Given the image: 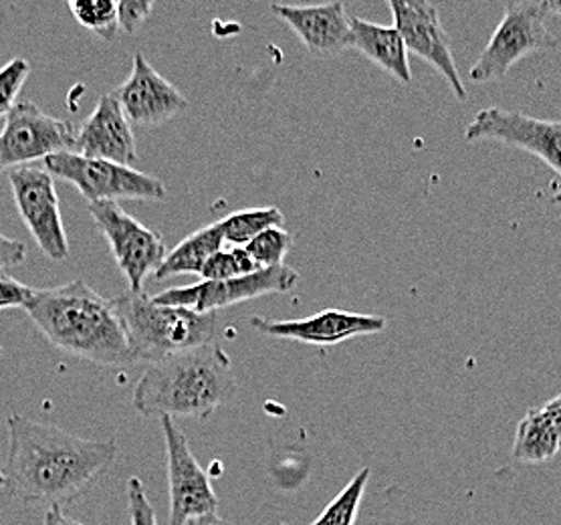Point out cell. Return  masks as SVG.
I'll use <instances>...</instances> for the list:
<instances>
[{"mask_svg": "<svg viewBox=\"0 0 561 525\" xmlns=\"http://www.w3.org/2000/svg\"><path fill=\"white\" fill-rule=\"evenodd\" d=\"M9 495L25 503L65 505L85 495L115 461L114 438L93 441L13 412L7 416Z\"/></svg>", "mask_w": 561, "mask_h": 525, "instance_id": "cell-1", "label": "cell"}, {"mask_svg": "<svg viewBox=\"0 0 561 525\" xmlns=\"http://www.w3.org/2000/svg\"><path fill=\"white\" fill-rule=\"evenodd\" d=\"M25 311L51 346L73 358L103 368L138 364L115 297H103L83 279L33 289Z\"/></svg>", "mask_w": 561, "mask_h": 525, "instance_id": "cell-2", "label": "cell"}, {"mask_svg": "<svg viewBox=\"0 0 561 525\" xmlns=\"http://www.w3.org/2000/svg\"><path fill=\"white\" fill-rule=\"evenodd\" d=\"M237 392L227 350L217 342L148 364L134 390L144 416L206 421Z\"/></svg>", "mask_w": 561, "mask_h": 525, "instance_id": "cell-3", "label": "cell"}, {"mask_svg": "<svg viewBox=\"0 0 561 525\" xmlns=\"http://www.w3.org/2000/svg\"><path fill=\"white\" fill-rule=\"evenodd\" d=\"M115 306L128 332L136 362H160L215 342L217 316L194 309L160 306L152 297L126 292Z\"/></svg>", "mask_w": 561, "mask_h": 525, "instance_id": "cell-4", "label": "cell"}, {"mask_svg": "<svg viewBox=\"0 0 561 525\" xmlns=\"http://www.w3.org/2000/svg\"><path fill=\"white\" fill-rule=\"evenodd\" d=\"M53 179L73 184L88 203L167 201V184L136 168L93 160L77 152H61L43 160Z\"/></svg>", "mask_w": 561, "mask_h": 525, "instance_id": "cell-5", "label": "cell"}, {"mask_svg": "<svg viewBox=\"0 0 561 525\" xmlns=\"http://www.w3.org/2000/svg\"><path fill=\"white\" fill-rule=\"evenodd\" d=\"M548 2H510L491 41L469 71L474 83H489L505 78L511 67L531 53L549 52L558 41L548 31Z\"/></svg>", "mask_w": 561, "mask_h": 525, "instance_id": "cell-6", "label": "cell"}, {"mask_svg": "<svg viewBox=\"0 0 561 525\" xmlns=\"http://www.w3.org/2000/svg\"><path fill=\"white\" fill-rule=\"evenodd\" d=\"M91 220L110 244L115 265L128 279L129 292L141 294L144 283L156 275L168 255L160 232L144 227L117 203H90Z\"/></svg>", "mask_w": 561, "mask_h": 525, "instance_id": "cell-7", "label": "cell"}, {"mask_svg": "<svg viewBox=\"0 0 561 525\" xmlns=\"http://www.w3.org/2000/svg\"><path fill=\"white\" fill-rule=\"evenodd\" d=\"M76 141L77 128L71 122L45 114L37 103L19 102L0 132V174L53 155L73 152Z\"/></svg>", "mask_w": 561, "mask_h": 525, "instance_id": "cell-8", "label": "cell"}, {"mask_svg": "<svg viewBox=\"0 0 561 525\" xmlns=\"http://www.w3.org/2000/svg\"><path fill=\"white\" fill-rule=\"evenodd\" d=\"M14 205L26 229L33 235L41 253L51 261H65L71 255L65 232L55 179L41 167L16 168L9 172Z\"/></svg>", "mask_w": 561, "mask_h": 525, "instance_id": "cell-9", "label": "cell"}, {"mask_svg": "<svg viewBox=\"0 0 561 525\" xmlns=\"http://www.w3.org/2000/svg\"><path fill=\"white\" fill-rule=\"evenodd\" d=\"M299 282V273L289 265L259 270L227 282H201L186 287H170L152 299L160 306L194 309L198 313H215L263 295L289 294Z\"/></svg>", "mask_w": 561, "mask_h": 525, "instance_id": "cell-10", "label": "cell"}, {"mask_svg": "<svg viewBox=\"0 0 561 525\" xmlns=\"http://www.w3.org/2000/svg\"><path fill=\"white\" fill-rule=\"evenodd\" d=\"M167 443L170 525L217 513L218 498L210 479L192 453L191 443L174 419H160Z\"/></svg>", "mask_w": 561, "mask_h": 525, "instance_id": "cell-11", "label": "cell"}, {"mask_svg": "<svg viewBox=\"0 0 561 525\" xmlns=\"http://www.w3.org/2000/svg\"><path fill=\"white\" fill-rule=\"evenodd\" d=\"M388 7L392 11L394 28L404 39L409 53L421 57L422 61L447 79L450 90L459 100H467V88L460 79L459 65L453 57L447 31L440 23L438 7L433 2L416 0H392Z\"/></svg>", "mask_w": 561, "mask_h": 525, "instance_id": "cell-12", "label": "cell"}, {"mask_svg": "<svg viewBox=\"0 0 561 525\" xmlns=\"http://www.w3.org/2000/svg\"><path fill=\"white\" fill-rule=\"evenodd\" d=\"M465 140H493L519 148L546 162L561 176V122L485 107L465 129Z\"/></svg>", "mask_w": 561, "mask_h": 525, "instance_id": "cell-13", "label": "cell"}, {"mask_svg": "<svg viewBox=\"0 0 561 525\" xmlns=\"http://www.w3.org/2000/svg\"><path fill=\"white\" fill-rule=\"evenodd\" d=\"M249 323L259 333L309 346H335L354 338L383 332L388 326L380 316L333 308L301 320H267L253 316Z\"/></svg>", "mask_w": 561, "mask_h": 525, "instance_id": "cell-14", "label": "cell"}, {"mask_svg": "<svg viewBox=\"0 0 561 525\" xmlns=\"http://www.w3.org/2000/svg\"><path fill=\"white\" fill-rule=\"evenodd\" d=\"M115 102L136 126H162L188 110V100L167 78H162L144 53H136L131 73L115 88Z\"/></svg>", "mask_w": 561, "mask_h": 525, "instance_id": "cell-15", "label": "cell"}, {"mask_svg": "<svg viewBox=\"0 0 561 525\" xmlns=\"http://www.w3.org/2000/svg\"><path fill=\"white\" fill-rule=\"evenodd\" d=\"M77 155L122 167L138 162V141L131 122L112 93L100 98L91 116L77 129Z\"/></svg>", "mask_w": 561, "mask_h": 525, "instance_id": "cell-16", "label": "cell"}, {"mask_svg": "<svg viewBox=\"0 0 561 525\" xmlns=\"http://www.w3.org/2000/svg\"><path fill=\"white\" fill-rule=\"evenodd\" d=\"M271 11L294 31L307 52L316 57H335L352 49V16L342 2L291 7L271 4Z\"/></svg>", "mask_w": 561, "mask_h": 525, "instance_id": "cell-17", "label": "cell"}, {"mask_svg": "<svg viewBox=\"0 0 561 525\" xmlns=\"http://www.w3.org/2000/svg\"><path fill=\"white\" fill-rule=\"evenodd\" d=\"M352 49L368 57L371 64L380 67L398 83L409 85L412 81L409 49L394 25H376L359 16H352Z\"/></svg>", "mask_w": 561, "mask_h": 525, "instance_id": "cell-18", "label": "cell"}, {"mask_svg": "<svg viewBox=\"0 0 561 525\" xmlns=\"http://www.w3.org/2000/svg\"><path fill=\"white\" fill-rule=\"evenodd\" d=\"M222 244H225V235H222L220 220L208 225L205 229L192 232L168 253L160 270L156 271L153 279L164 282L168 277H176L184 273L201 275L208 259L218 251H222Z\"/></svg>", "mask_w": 561, "mask_h": 525, "instance_id": "cell-19", "label": "cell"}, {"mask_svg": "<svg viewBox=\"0 0 561 525\" xmlns=\"http://www.w3.org/2000/svg\"><path fill=\"white\" fill-rule=\"evenodd\" d=\"M560 450V436L556 433L553 424L549 423L541 407L527 410V414L517 426L513 457L517 461L543 463L556 457Z\"/></svg>", "mask_w": 561, "mask_h": 525, "instance_id": "cell-20", "label": "cell"}, {"mask_svg": "<svg viewBox=\"0 0 561 525\" xmlns=\"http://www.w3.org/2000/svg\"><path fill=\"white\" fill-rule=\"evenodd\" d=\"M283 225H285V217L277 206L247 208L220 220L225 243H230L232 247H247L261 232L268 229H283Z\"/></svg>", "mask_w": 561, "mask_h": 525, "instance_id": "cell-21", "label": "cell"}, {"mask_svg": "<svg viewBox=\"0 0 561 525\" xmlns=\"http://www.w3.org/2000/svg\"><path fill=\"white\" fill-rule=\"evenodd\" d=\"M371 471L364 467L347 486L333 498L332 503L319 513L318 520L311 525H354L356 524L357 510L364 498L366 486L370 481Z\"/></svg>", "mask_w": 561, "mask_h": 525, "instance_id": "cell-22", "label": "cell"}, {"mask_svg": "<svg viewBox=\"0 0 561 525\" xmlns=\"http://www.w3.org/2000/svg\"><path fill=\"white\" fill-rule=\"evenodd\" d=\"M77 23L91 31L98 39L114 41L117 23V2L114 0H73L67 4Z\"/></svg>", "mask_w": 561, "mask_h": 525, "instance_id": "cell-23", "label": "cell"}, {"mask_svg": "<svg viewBox=\"0 0 561 525\" xmlns=\"http://www.w3.org/2000/svg\"><path fill=\"white\" fill-rule=\"evenodd\" d=\"M259 270L261 267L244 247H232L229 251H218L210 256L201 277L203 282H227L241 275H251Z\"/></svg>", "mask_w": 561, "mask_h": 525, "instance_id": "cell-24", "label": "cell"}, {"mask_svg": "<svg viewBox=\"0 0 561 525\" xmlns=\"http://www.w3.org/2000/svg\"><path fill=\"white\" fill-rule=\"evenodd\" d=\"M291 247H294L291 232H287L285 229H268V231L261 232L244 249L249 251V255L255 259V263L261 270H271V267L285 265L283 259L291 251Z\"/></svg>", "mask_w": 561, "mask_h": 525, "instance_id": "cell-25", "label": "cell"}, {"mask_svg": "<svg viewBox=\"0 0 561 525\" xmlns=\"http://www.w3.org/2000/svg\"><path fill=\"white\" fill-rule=\"evenodd\" d=\"M31 76V64L16 57L0 69V117L9 116L16 105V98Z\"/></svg>", "mask_w": 561, "mask_h": 525, "instance_id": "cell-26", "label": "cell"}, {"mask_svg": "<svg viewBox=\"0 0 561 525\" xmlns=\"http://www.w3.org/2000/svg\"><path fill=\"white\" fill-rule=\"evenodd\" d=\"M128 510L131 525H158L153 515L152 503L138 477L128 479Z\"/></svg>", "mask_w": 561, "mask_h": 525, "instance_id": "cell-27", "label": "cell"}, {"mask_svg": "<svg viewBox=\"0 0 561 525\" xmlns=\"http://www.w3.org/2000/svg\"><path fill=\"white\" fill-rule=\"evenodd\" d=\"M153 2H146V0H122L117 2V23L119 28L128 35L138 33L144 23L150 19L153 13Z\"/></svg>", "mask_w": 561, "mask_h": 525, "instance_id": "cell-28", "label": "cell"}, {"mask_svg": "<svg viewBox=\"0 0 561 525\" xmlns=\"http://www.w3.org/2000/svg\"><path fill=\"white\" fill-rule=\"evenodd\" d=\"M33 289L25 283L16 282L13 277H0V311L4 309H25Z\"/></svg>", "mask_w": 561, "mask_h": 525, "instance_id": "cell-29", "label": "cell"}, {"mask_svg": "<svg viewBox=\"0 0 561 525\" xmlns=\"http://www.w3.org/2000/svg\"><path fill=\"white\" fill-rule=\"evenodd\" d=\"M26 244L0 232V273L25 263Z\"/></svg>", "mask_w": 561, "mask_h": 525, "instance_id": "cell-30", "label": "cell"}, {"mask_svg": "<svg viewBox=\"0 0 561 525\" xmlns=\"http://www.w3.org/2000/svg\"><path fill=\"white\" fill-rule=\"evenodd\" d=\"M541 410L548 416L549 423L553 424V429H556V433L560 436L561 443V395L551 398L546 404H541Z\"/></svg>", "mask_w": 561, "mask_h": 525, "instance_id": "cell-31", "label": "cell"}, {"mask_svg": "<svg viewBox=\"0 0 561 525\" xmlns=\"http://www.w3.org/2000/svg\"><path fill=\"white\" fill-rule=\"evenodd\" d=\"M41 525H85L81 524V522H77L73 517H69V515H65L64 507H59V505H51L47 513H45V517H43V524Z\"/></svg>", "mask_w": 561, "mask_h": 525, "instance_id": "cell-32", "label": "cell"}, {"mask_svg": "<svg viewBox=\"0 0 561 525\" xmlns=\"http://www.w3.org/2000/svg\"><path fill=\"white\" fill-rule=\"evenodd\" d=\"M182 525H234L218 517L217 513H210V515H201V517H192L188 522H184Z\"/></svg>", "mask_w": 561, "mask_h": 525, "instance_id": "cell-33", "label": "cell"}, {"mask_svg": "<svg viewBox=\"0 0 561 525\" xmlns=\"http://www.w3.org/2000/svg\"><path fill=\"white\" fill-rule=\"evenodd\" d=\"M548 4L551 13L560 14L561 16V2H548Z\"/></svg>", "mask_w": 561, "mask_h": 525, "instance_id": "cell-34", "label": "cell"}, {"mask_svg": "<svg viewBox=\"0 0 561 525\" xmlns=\"http://www.w3.org/2000/svg\"><path fill=\"white\" fill-rule=\"evenodd\" d=\"M551 203H556V205L561 206V186L556 191V193L551 194Z\"/></svg>", "mask_w": 561, "mask_h": 525, "instance_id": "cell-35", "label": "cell"}, {"mask_svg": "<svg viewBox=\"0 0 561 525\" xmlns=\"http://www.w3.org/2000/svg\"><path fill=\"white\" fill-rule=\"evenodd\" d=\"M7 486V479H4V473H2V469H0V489H4Z\"/></svg>", "mask_w": 561, "mask_h": 525, "instance_id": "cell-36", "label": "cell"}, {"mask_svg": "<svg viewBox=\"0 0 561 525\" xmlns=\"http://www.w3.org/2000/svg\"><path fill=\"white\" fill-rule=\"evenodd\" d=\"M2 354H4V350H2V346H0V356H2Z\"/></svg>", "mask_w": 561, "mask_h": 525, "instance_id": "cell-37", "label": "cell"}]
</instances>
